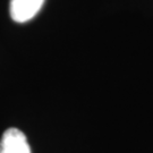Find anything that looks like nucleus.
Listing matches in <instances>:
<instances>
[{"label":"nucleus","mask_w":153,"mask_h":153,"mask_svg":"<svg viewBox=\"0 0 153 153\" xmlns=\"http://www.w3.org/2000/svg\"><path fill=\"white\" fill-rule=\"evenodd\" d=\"M44 0H10L9 13L13 21L25 23L32 19L42 8Z\"/></svg>","instance_id":"nucleus-2"},{"label":"nucleus","mask_w":153,"mask_h":153,"mask_svg":"<svg viewBox=\"0 0 153 153\" xmlns=\"http://www.w3.org/2000/svg\"><path fill=\"white\" fill-rule=\"evenodd\" d=\"M0 153H31L25 134L17 128H8L0 140Z\"/></svg>","instance_id":"nucleus-1"}]
</instances>
